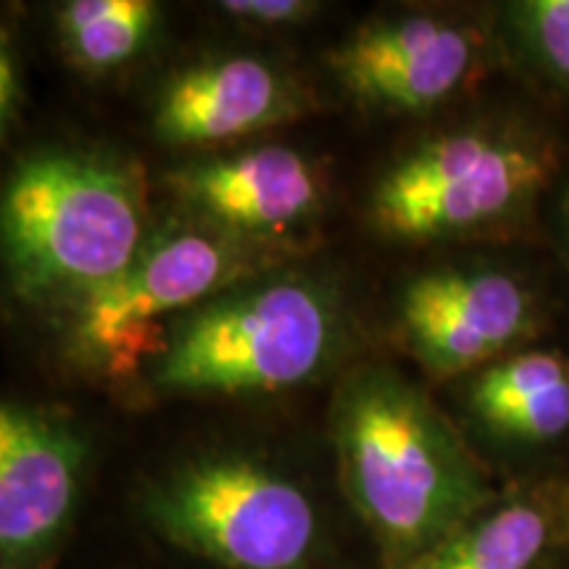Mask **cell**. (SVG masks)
Instances as JSON below:
<instances>
[{
	"instance_id": "obj_7",
	"label": "cell",
	"mask_w": 569,
	"mask_h": 569,
	"mask_svg": "<svg viewBox=\"0 0 569 569\" xmlns=\"http://www.w3.org/2000/svg\"><path fill=\"white\" fill-rule=\"evenodd\" d=\"M88 459V438L74 417L0 393V569L59 567Z\"/></svg>"
},
{
	"instance_id": "obj_11",
	"label": "cell",
	"mask_w": 569,
	"mask_h": 569,
	"mask_svg": "<svg viewBox=\"0 0 569 569\" xmlns=\"http://www.w3.org/2000/svg\"><path fill=\"white\" fill-rule=\"evenodd\" d=\"M311 92L256 56H219L177 71L153 106L156 138L174 148H211L296 122Z\"/></svg>"
},
{
	"instance_id": "obj_2",
	"label": "cell",
	"mask_w": 569,
	"mask_h": 569,
	"mask_svg": "<svg viewBox=\"0 0 569 569\" xmlns=\"http://www.w3.org/2000/svg\"><path fill=\"white\" fill-rule=\"evenodd\" d=\"M330 425L340 480L390 569L493 503L486 469L451 419L393 367L346 372Z\"/></svg>"
},
{
	"instance_id": "obj_12",
	"label": "cell",
	"mask_w": 569,
	"mask_h": 569,
	"mask_svg": "<svg viewBox=\"0 0 569 569\" xmlns=\"http://www.w3.org/2000/svg\"><path fill=\"white\" fill-rule=\"evenodd\" d=\"M557 519L532 498L490 503L451 536L401 569H536Z\"/></svg>"
},
{
	"instance_id": "obj_14",
	"label": "cell",
	"mask_w": 569,
	"mask_h": 569,
	"mask_svg": "<svg viewBox=\"0 0 569 569\" xmlns=\"http://www.w3.org/2000/svg\"><path fill=\"white\" fill-rule=\"evenodd\" d=\"M503 19L522 61L569 101V0H517Z\"/></svg>"
},
{
	"instance_id": "obj_8",
	"label": "cell",
	"mask_w": 569,
	"mask_h": 569,
	"mask_svg": "<svg viewBox=\"0 0 569 569\" xmlns=\"http://www.w3.org/2000/svg\"><path fill=\"white\" fill-rule=\"evenodd\" d=\"M398 325L427 375L448 380L525 343L538 325V303L519 277L488 267H446L415 277L398 303Z\"/></svg>"
},
{
	"instance_id": "obj_6",
	"label": "cell",
	"mask_w": 569,
	"mask_h": 569,
	"mask_svg": "<svg viewBox=\"0 0 569 569\" xmlns=\"http://www.w3.org/2000/svg\"><path fill=\"white\" fill-rule=\"evenodd\" d=\"M142 517L163 540L224 569H317L315 501L246 453L184 459L146 488Z\"/></svg>"
},
{
	"instance_id": "obj_16",
	"label": "cell",
	"mask_w": 569,
	"mask_h": 569,
	"mask_svg": "<svg viewBox=\"0 0 569 569\" xmlns=\"http://www.w3.org/2000/svg\"><path fill=\"white\" fill-rule=\"evenodd\" d=\"M486 427L493 436L517 443H549L569 430V380L490 417Z\"/></svg>"
},
{
	"instance_id": "obj_19",
	"label": "cell",
	"mask_w": 569,
	"mask_h": 569,
	"mask_svg": "<svg viewBox=\"0 0 569 569\" xmlns=\"http://www.w3.org/2000/svg\"><path fill=\"white\" fill-rule=\"evenodd\" d=\"M561 224H565V232H567V243H569V188L565 198H561Z\"/></svg>"
},
{
	"instance_id": "obj_1",
	"label": "cell",
	"mask_w": 569,
	"mask_h": 569,
	"mask_svg": "<svg viewBox=\"0 0 569 569\" xmlns=\"http://www.w3.org/2000/svg\"><path fill=\"white\" fill-rule=\"evenodd\" d=\"M153 230L140 163L90 146H32L0 177V290L51 325L122 274Z\"/></svg>"
},
{
	"instance_id": "obj_5",
	"label": "cell",
	"mask_w": 569,
	"mask_h": 569,
	"mask_svg": "<svg viewBox=\"0 0 569 569\" xmlns=\"http://www.w3.org/2000/svg\"><path fill=\"white\" fill-rule=\"evenodd\" d=\"M553 167L549 140L522 124L459 127L390 163L369 196V222L411 246L501 230L536 206Z\"/></svg>"
},
{
	"instance_id": "obj_17",
	"label": "cell",
	"mask_w": 569,
	"mask_h": 569,
	"mask_svg": "<svg viewBox=\"0 0 569 569\" xmlns=\"http://www.w3.org/2000/svg\"><path fill=\"white\" fill-rule=\"evenodd\" d=\"M319 6L306 0H227L219 3L224 17L253 27H293L315 17Z\"/></svg>"
},
{
	"instance_id": "obj_9",
	"label": "cell",
	"mask_w": 569,
	"mask_h": 569,
	"mask_svg": "<svg viewBox=\"0 0 569 569\" xmlns=\"http://www.w3.org/2000/svg\"><path fill=\"white\" fill-rule=\"evenodd\" d=\"M478 27L436 13L369 19L327 56L356 103L380 113H422L453 98L482 69Z\"/></svg>"
},
{
	"instance_id": "obj_15",
	"label": "cell",
	"mask_w": 569,
	"mask_h": 569,
	"mask_svg": "<svg viewBox=\"0 0 569 569\" xmlns=\"http://www.w3.org/2000/svg\"><path fill=\"white\" fill-rule=\"evenodd\" d=\"M569 380V359L557 351H515L472 377L467 390L469 411L482 425L528 398Z\"/></svg>"
},
{
	"instance_id": "obj_3",
	"label": "cell",
	"mask_w": 569,
	"mask_h": 569,
	"mask_svg": "<svg viewBox=\"0 0 569 569\" xmlns=\"http://www.w3.org/2000/svg\"><path fill=\"white\" fill-rule=\"evenodd\" d=\"M348 330L336 288L303 274H261L172 322L142 388L159 398L280 393L336 365Z\"/></svg>"
},
{
	"instance_id": "obj_18",
	"label": "cell",
	"mask_w": 569,
	"mask_h": 569,
	"mask_svg": "<svg viewBox=\"0 0 569 569\" xmlns=\"http://www.w3.org/2000/svg\"><path fill=\"white\" fill-rule=\"evenodd\" d=\"M21 74L24 71H21L17 27H11L9 21H0V146H3L6 134H9L19 113L21 92H24Z\"/></svg>"
},
{
	"instance_id": "obj_4",
	"label": "cell",
	"mask_w": 569,
	"mask_h": 569,
	"mask_svg": "<svg viewBox=\"0 0 569 569\" xmlns=\"http://www.w3.org/2000/svg\"><path fill=\"white\" fill-rule=\"evenodd\" d=\"M288 256L290 248L253 243L188 217L153 230L122 274L51 322L59 359L90 382L132 386L146 377L172 322Z\"/></svg>"
},
{
	"instance_id": "obj_10",
	"label": "cell",
	"mask_w": 569,
	"mask_h": 569,
	"mask_svg": "<svg viewBox=\"0 0 569 569\" xmlns=\"http://www.w3.org/2000/svg\"><path fill=\"white\" fill-rule=\"evenodd\" d=\"M163 184L188 219L290 251L325 209L317 161L290 146H253L182 163Z\"/></svg>"
},
{
	"instance_id": "obj_13",
	"label": "cell",
	"mask_w": 569,
	"mask_h": 569,
	"mask_svg": "<svg viewBox=\"0 0 569 569\" xmlns=\"http://www.w3.org/2000/svg\"><path fill=\"white\" fill-rule=\"evenodd\" d=\"M53 19L63 56L77 69L106 74L146 51L161 11L151 0H69Z\"/></svg>"
}]
</instances>
